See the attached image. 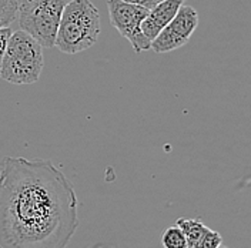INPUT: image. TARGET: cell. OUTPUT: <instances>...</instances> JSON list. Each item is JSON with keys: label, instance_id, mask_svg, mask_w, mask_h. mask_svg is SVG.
Segmentation results:
<instances>
[{"label": "cell", "instance_id": "12", "mask_svg": "<svg viewBox=\"0 0 251 248\" xmlns=\"http://www.w3.org/2000/svg\"><path fill=\"white\" fill-rule=\"evenodd\" d=\"M13 31L9 27H0V67H1V60H3V56H4V51H6V46H7V42H9V37Z\"/></svg>", "mask_w": 251, "mask_h": 248}, {"label": "cell", "instance_id": "7", "mask_svg": "<svg viewBox=\"0 0 251 248\" xmlns=\"http://www.w3.org/2000/svg\"><path fill=\"white\" fill-rule=\"evenodd\" d=\"M184 3L186 0H163L153 9H150L149 15L141 23V31L144 33V36L150 42L154 40L157 34L172 22L173 17Z\"/></svg>", "mask_w": 251, "mask_h": 248}, {"label": "cell", "instance_id": "4", "mask_svg": "<svg viewBox=\"0 0 251 248\" xmlns=\"http://www.w3.org/2000/svg\"><path fill=\"white\" fill-rule=\"evenodd\" d=\"M70 0H22L17 16L20 30L26 31L42 47L54 46L63 9Z\"/></svg>", "mask_w": 251, "mask_h": 248}, {"label": "cell", "instance_id": "10", "mask_svg": "<svg viewBox=\"0 0 251 248\" xmlns=\"http://www.w3.org/2000/svg\"><path fill=\"white\" fill-rule=\"evenodd\" d=\"M19 0H0V27H9L17 17Z\"/></svg>", "mask_w": 251, "mask_h": 248}, {"label": "cell", "instance_id": "8", "mask_svg": "<svg viewBox=\"0 0 251 248\" xmlns=\"http://www.w3.org/2000/svg\"><path fill=\"white\" fill-rule=\"evenodd\" d=\"M176 225H178L186 235L187 248L197 244L210 230L201 220H194V218H178L176 221Z\"/></svg>", "mask_w": 251, "mask_h": 248}, {"label": "cell", "instance_id": "14", "mask_svg": "<svg viewBox=\"0 0 251 248\" xmlns=\"http://www.w3.org/2000/svg\"><path fill=\"white\" fill-rule=\"evenodd\" d=\"M219 248H228V247H224V246H220Z\"/></svg>", "mask_w": 251, "mask_h": 248}, {"label": "cell", "instance_id": "3", "mask_svg": "<svg viewBox=\"0 0 251 248\" xmlns=\"http://www.w3.org/2000/svg\"><path fill=\"white\" fill-rule=\"evenodd\" d=\"M43 67V47L26 31H13L1 60L0 77L12 84H33L39 81Z\"/></svg>", "mask_w": 251, "mask_h": 248}, {"label": "cell", "instance_id": "5", "mask_svg": "<svg viewBox=\"0 0 251 248\" xmlns=\"http://www.w3.org/2000/svg\"><path fill=\"white\" fill-rule=\"evenodd\" d=\"M111 26L130 42L136 53L150 49V40L141 31V23L149 15V9L125 0H107Z\"/></svg>", "mask_w": 251, "mask_h": 248}, {"label": "cell", "instance_id": "2", "mask_svg": "<svg viewBox=\"0 0 251 248\" xmlns=\"http://www.w3.org/2000/svg\"><path fill=\"white\" fill-rule=\"evenodd\" d=\"M101 31L100 15L92 0H70L63 9L54 46L76 54L96 45Z\"/></svg>", "mask_w": 251, "mask_h": 248}, {"label": "cell", "instance_id": "9", "mask_svg": "<svg viewBox=\"0 0 251 248\" xmlns=\"http://www.w3.org/2000/svg\"><path fill=\"white\" fill-rule=\"evenodd\" d=\"M161 244L164 248H187V240L178 225H173L164 230L161 235Z\"/></svg>", "mask_w": 251, "mask_h": 248}, {"label": "cell", "instance_id": "11", "mask_svg": "<svg viewBox=\"0 0 251 248\" xmlns=\"http://www.w3.org/2000/svg\"><path fill=\"white\" fill-rule=\"evenodd\" d=\"M221 244H223L221 234L210 228L197 244H194L193 247L190 248H219Z\"/></svg>", "mask_w": 251, "mask_h": 248}, {"label": "cell", "instance_id": "13", "mask_svg": "<svg viewBox=\"0 0 251 248\" xmlns=\"http://www.w3.org/2000/svg\"><path fill=\"white\" fill-rule=\"evenodd\" d=\"M125 1H128V3H134V4H139V6H143L146 9H153L156 4H158L160 1L163 0H125Z\"/></svg>", "mask_w": 251, "mask_h": 248}, {"label": "cell", "instance_id": "6", "mask_svg": "<svg viewBox=\"0 0 251 248\" xmlns=\"http://www.w3.org/2000/svg\"><path fill=\"white\" fill-rule=\"evenodd\" d=\"M199 26V13L194 7L181 4L173 20L151 40L150 49L156 53H169L183 47Z\"/></svg>", "mask_w": 251, "mask_h": 248}, {"label": "cell", "instance_id": "1", "mask_svg": "<svg viewBox=\"0 0 251 248\" xmlns=\"http://www.w3.org/2000/svg\"><path fill=\"white\" fill-rule=\"evenodd\" d=\"M78 227L72 181L50 160L0 161V248H66Z\"/></svg>", "mask_w": 251, "mask_h": 248}]
</instances>
